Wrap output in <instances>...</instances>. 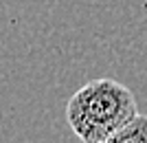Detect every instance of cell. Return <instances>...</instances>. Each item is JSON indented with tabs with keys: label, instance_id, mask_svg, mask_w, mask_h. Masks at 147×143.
Here are the masks:
<instances>
[{
	"label": "cell",
	"instance_id": "obj_2",
	"mask_svg": "<svg viewBox=\"0 0 147 143\" xmlns=\"http://www.w3.org/2000/svg\"><path fill=\"white\" fill-rule=\"evenodd\" d=\"M101 143H147V115H136L127 125Z\"/></svg>",
	"mask_w": 147,
	"mask_h": 143
},
{
	"label": "cell",
	"instance_id": "obj_1",
	"mask_svg": "<svg viewBox=\"0 0 147 143\" xmlns=\"http://www.w3.org/2000/svg\"><path fill=\"white\" fill-rule=\"evenodd\" d=\"M138 115L132 90L117 79H92L66 104V119L84 143H101Z\"/></svg>",
	"mask_w": 147,
	"mask_h": 143
}]
</instances>
